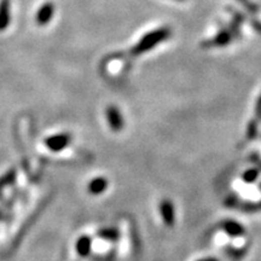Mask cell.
I'll return each mask as SVG.
<instances>
[{
    "mask_svg": "<svg viewBox=\"0 0 261 261\" xmlns=\"http://www.w3.org/2000/svg\"><path fill=\"white\" fill-rule=\"evenodd\" d=\"M171 36V29L170 28H160L152 32L148 33L146 35H144L140 41L134 46L132 54L133 55H140L144 52H148L151 50L152 47H155L156 45L161 44L162 41L167 40Z\"/></svg>",
    "mask_w": 261,
    "mask_h": 261,
    "instance_id": "6da1fadb",
    "label": "cell"
},
{
    "mask_svg": "<svg viewBox=\"0 0 261 261\" xmlns=\"http://www.w3.org/2000/svg\"><path fill=\"white\" fill-rule=\"evenodd\" d=\"M160 214L167 226H173L176 222V210L170 199H162L160 204Z\"/></svg>",
    "mask_w": 261,
    "mask_h": 261,
    "instance_id": "7a4b0ae2",
    "label": "cell"
},
{
    "mask_svg": "<svg viewBox=\"0 0 261 261\" xmlns=\"http://www.w3.org/2000/svg\"><path fill=\"white\" fill-rule=\"evenodd\" d=\"M55 15V5L52 3H45L44 5L40 6V9L36 12L35 21L39 26H46L51 22L52 17Z\"/></svg>",
    "mask_w": 261,
    "mask_h": 261,
    "instance_id": "3957f363",
    "label": "cell"
},
{
    "mask_svg": "<svg viewBox=\"0 0 261 261\" xmlns=\"http://www.w3.org/2000/svg\"><path fill=\"white\" fill-rule=\"evenodd\" d=\"M106 114H107V119H108V122L113 131L119 132L124 128V119H122L121 113H120V110L116 108V107L114 106L108 107Z\"/></svg>",
    "mask_w": 261,
    "mask_h": 261,
    "instance_id": "277c9868",
    "label": "cell"
},
{
    "mask_svg": "<svg viewBox=\"0 0 261 261\" xmlns=\"http://www.w3.org/2000/svg\"><path fill=\"white\" fill-rule=\"evenodd\" d=\"M11 22V2L0 0V32H4Z\"/></svg>",
    "mask_w": 261,
    "mask_h": 261,
    "instance_id": "5b68a950",
    "label": "cell"
},
{
    "mask_svg": "<svg viewBox=\"0 0 261 261\" xmlns=\"http://www.w3.org/2000/svg\"><path fill=\"white\" fill-rule=\"evenodd\" d=\"M223 229L225 230L227 235L232 236V237H237V236H241L244 233V227L241 224L235 222V220H226L223 224Z\"/></svg>",
    "mask_w": 261,
    "mask_h": 261,
    "instance_id": "8992f818",
    "label": "cell"
},
{
    "mask_svg": "<svg viewBox=\"0 0 261 261\" xmlns=\"http://www.w3.org/2000/svg\"><path fill=\"white\" fill-rule=\"evenodd\" d=\"M68 143H69V137L67 136V134H61V136L52 137L47 140L48 146H51L52 149H62Z\"/></svg>",
    "mask_w": 261,
    "mask_h": 261,
    "instance_id": "52a82bcc",
    "label": "cell"
},
{
    "mask_svg": "<svg viewBox=\"0 0 261 261\" xmlns=\"http://www.w3.org/2000/svg\"><path fill=\"white\" fill-rule=\"evenodd\" d=\"M107 186H108V183H107L106 179H103V178H97V179H94L93 182L91 183L90 190L93 193H100L107 189Z\"/></svg>",
    "mask_w": 261,
    "mask_h": 261,
    "instance_id": "ba28073f",
    "label": "cell"
},
{
    "mask_svg": "<svg viewBox=\"0 0 261 261\" xmlns=\"http://www.w3.org/2000/svg\"><path fill=\"white\" fill-rule=\"evenodd\" d=\"M90 247H91V241L90 238L87 237H84L81 238L79 241L78 243V249L80 251V254H82V255H86V254L88 253V250H90Z\"/></svg>",
    "mask_w": 261,
    "mask_h": 261,
    "instance_id": "9c48e42d",
    "label": "cell"
},
{
    "mask_svg": "<svg viewBox=\"0 0 261 261\" xmlns=\"http://www.w3.org/2000/svg\"><path fill=\"white\" fill-rule=\"evenodd\" d=\"M230 40H231V36H230L229 33L223 32L217 36L216 40H214V44H216V45H226L227 42L230 41Z\"/></svg>",
    "mask_w": 261,
    "mask_h": 261,
    "instance_id": "30bf717a",
    "label": "cell"
},
{
    "mask_svg": "<svg viewBox=\"0 0 261 261\" xmlns=\"http://www.w3.org/2000/svg\"><path fill=\"white\" fill-rule=\"evenodd\" d=\"M256 177H257V172H256V171H254V170H249V171H247V172H245V173L243 174V179H244V182H247V183H251V182H254V180L256 179Z\"/></svg>",
    "mask_w": 261,
    "mask_h": 261,
    "instance_id": "8fae6325",
    "label": "cell"
},
{
    "mask_svg": "<svg viewBox=\"0 0 261 261\" xmlns=\"http://www.w3.org/2000/svg\"><path fill=\"white\" fill-rule=\"evenodd\" d=\"M255 134H256V125H255V122H251V124L249 125V127H248L247 136L250 139V138L255 137Z\"/></svg>",
    "mask_w": 261,
    "mask_h": 261,
    "instance_id": "7c38bea8",
    "label": "cell"
},
{
    "mask_svg": "<svg viewBox=\"0 0 261 261\" xmlns=\"http://www.w3.org/2000/svg\"><path fill=\"white\" fill-rule=\"evenodd\" d=\"M102 236H104L106 238H110V239H115L118 238V231L116 230H108V231H104L102 233Z\"/></svg>",
    "mask_w": 261,
    "mask_h": 261,
    "instance_id": "4fadbf2b",
    "label": "cell"
},
{
    "mask_svg": "<svg viewBox=\"0 0 261 261\" xmlns=\"http://www.w3.org/2000/svg\"><path fill=\"white\" fill-rule=\"evenodd\" d=\"M255 114H256V116L259 119H261V96H260V98H259V100H257V103H256V108H255Z\"/></svg>",
    "mask_w": 261,
    "mask_h": 261,
    "instance_id": "5bb4252c",
    "label": "cell"
},
{
    "mask_svg": "<svg viewBox=\"0 0 261 261\" xmlns=\"http://www.w3.org/2000/svg\"><path fill=\"white\" fill-rule=\"evenodd\" d=\"M178 2H184V0H178Z\"/></svg>",
    "mask_w": 261,
    "mask_h": 261,
    "instance_id": "9a60e30c",
    "label": "cell"
}]
</instances>
